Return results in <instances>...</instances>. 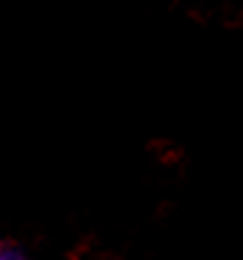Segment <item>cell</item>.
<instances>
[{"label": "cell", "instance_id": "6da1fadb", "mask_svg": "<svg viewBox=\"0 0 243 260\" xmlns=\"http://www.w3.org/2000/svg\"><path fill=\"white\" fill-rule=\"evenodd\" d=\"M0 260H23V254H20V252H14V249H9V246H3V243H0Z\"/></svg>", "mask_w": 243, "mask_h": 260}]
</instances>
